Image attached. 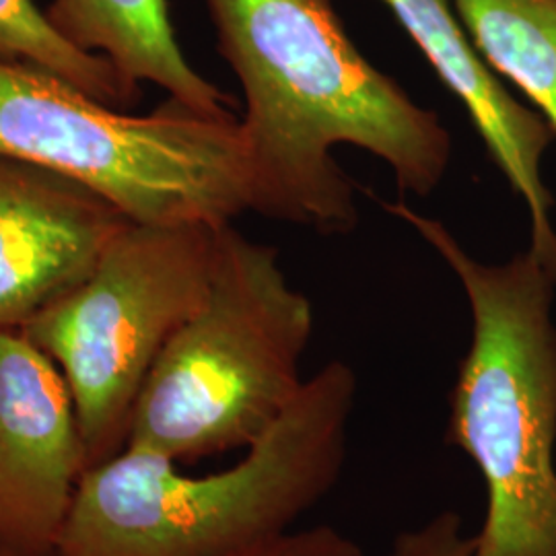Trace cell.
<instances>
[{
    "instance_id": "6",
    "label": "cell",
    "mask_w": 556,
    "mask_h": 556,
    "mask_svg": "<svg viewBox=\"0 0 556 556\" xmlns=\"http://www.w3.org/2000/svg\"><path fill=\"white\" fill-rule=\"evenodd\" d=\"M219 229L130 220L89 277L21 328L66 378L89 468L124 450L144 379L208 295Z\"/></svg>"
},
{
    "instance_id": "1",
    "label": "cell",
    "mask_w": 556,
    "mask_h": 556,
    "mask_svg": "<svg viewBox=\"0 0 556 556\" xmlns=\"http://www.w3.org/2000/svg\"><path fill=\"white\" fill-rule=\"evenodd\" d=\"M204 2L245 98L239 126L256 213L324 236L353 231L357 199L334 160L340 144L386 161L415 197L445 178L447 128L358 52L332 0Z\"/></svg>"
},
{
    "instance_id": "11",
    "label": "cell",
    "mask_w": 556,
    "mask_h": 556,
    "mask_svg": "<svg viewBox=\"0 0 556 556\" xmlns=\"http://www.w3.org/2000/svg\"><path fill=\"white\" fill-rule=\"evenodd\" d=\"M489 66L516 83L556 132V0H452Z\"/></svg>"
},
{
    "instance_id": "5",
    "label": "cell",
    "mask_w": 556,
    "mask_h": 556,
    "mask_svg": "<svg viewBox=\"0 0 556 556\" xmlns=\"http://www.w3.org/2000/svg\"><path fill=\"white\" fill-rule=\"evenodd\" d=\"M0 157L77 179L140 225L225 227L254 211L236 116L169 98L128 116L23 62L0 60Z\"/></svg>"
},
{
    "instance_id": "14",
    "label": "cell",
    "mask_w": 556,
    "mask_h": 556,
    "mask_svg": "<svg viewBox=\"0 0 556 556\" xmlns=\"http://www.w3.org/2000/svg\"><path fill=\"white\" fill-rule=\"evenodd\" d=\"M229 556H363L357 542L332 526L289 530Z\"/></svg>"
},
{
    "instance_id": "10",
    "label": "cell",
    "mask_w": 556,
    "mask_h": 556,
    "mask_svg": "<svg viewBox=\"0 0 556 556\" xmlns=\"http://www.w3.org/2000/svg\"><path fill=\"white\" fill-rule=\"evenodd\" d=\"M43 13L60 38L108 60L124 79L153 83L204 116H233L231 98L184 56L165 0H52Z\"/></svg>"
},
{
    "instance_id": "3",
    "label": "cell",
    "mask_w": 556,
    "mask_h": 556,
    "mask_svg": "<svg viewBox=\"0 0 556 556\" xmlns=\"http://www.w3.org/2000/svg\"><path fill=\"white\" fill-rule=\"evenodd\" d=\"M379 202L438 252L470 305L445 439L484 480L475 556H556V278L530 250L486 264L441 220Z\"/></svg>"
},
{
    "instance_id": "15",
    "label": "cell",
    "mask_w": 556,
    "mask_h": 556,
    "mask_svg": "<svg viewBox=\"0 0 556 556\" xmlns=\"http://www.w3.org/2000/svg\"><path fill=\"white\" fill-rule=\"evenodd\" d=\"M0 556H9V555H0ZM54 556H59V555H54Z\"/></svg>"
},
{
    "instance_id": "9",
    "label": "cell",
    "mask_w": 556,
    "mask_h": 556,
    "mask_svg": "<svg viewBox=\"0 0 556 556\" xmlns=\"http://www.w3.org/2000/svg\"><path fill=\"white\" fill-rule=\"evenodd\" d=\"M441 83L464 103L514 194L530 215V252L556 278L555 199L542 179V157L555 128L517 101L482 59L450 0H383Z\"/></svg>"
},
{
    "instance_id": "4",
    "label": "cell",
    "mask_w": 556,
    "mask_h": 556,
    "mask_svg": "<svg viewBox=\"0 0 556 556\" xmlns=\"http://www.w3.org/2000/svg\"><path fill=\"white\" fill-rule=\"evenodd\" d=\"M312 332L277 250L220 227L208 295L144 379L124 447L174 462L252 447L299 396Z\"/></svg>"
},
{
    "instance_id": "12",
    "label": "cell",
    "mask_w": 556,
    "mask_h": 556,
    "mask_svg": "<svg viewBox=\"0 0 556 556\" xmlns=\"http://www.w3.org/2000/svg\"><path fill=\"white\" fill-rule=\"evenodd\" d=\"M0 60L36 66L116 110L140 100L139 85L60 38L34 0H0Z\"/></svg>"
},
{
    "instance_id": "13",
    "label": "cell",
    "mask_w": 556,
    "mask_h": 556,
    "mask_svg": "<svg viewBox=\"0 0 556 556\" xmlns=\"http://www.w3.org/2000/svg\"><path fill=\"white\" fill-rule=\"evenodd\" d=\"M475 536L466 534L459 514L445 509L397 534L386 556H475Z\"/></svg>"
},
{
    "instance_id": "2",
    "label": "cell",
    "mask_w": 556,
    "mask_h": 556,
    "mask_svg": "<svg viewBox=\"0 0 556 556\" xmlns=\"http://www.w3.org/2000/svg\"><path fill=\"white\" fill-rule=\"evenodd\" d=\"M357 376L330 361L236 466L181 475L124 447L80 480L59 556H229L293 530L342 475Z\"/></svg>"
},
{
    "instance_id": "8",
    "label": "cell",
    "mask_w": 556,
    "mask_h": 556,
    "mask_svg": "<svg viewBox=\"0 0 556 556\" xmlns=\"http://www.w3.org/2000/svg\"><path fill=\"white\" fill-rule=\"evenodd\" d=\"M126 223L77 179L0 157V330H21L73 291Z\"/></svg>"
},
{
    "instance_id": "7",
    "label": "cell",
    "mask_w": 556,
    "mask_h": 556,
    "mask_svg": "<svg viewBox=\"0 0 556 556\" xmlns=\"http://www.w3.org/2000/svg\"><path fill=\"white\" fill-rule=\"evenodd\" d=\"M87 470L64 374L23 330H0V555H56Z\"/></svg>"
}]
</instances>
